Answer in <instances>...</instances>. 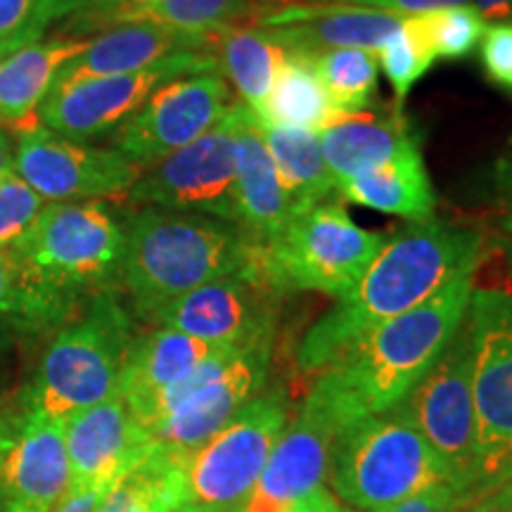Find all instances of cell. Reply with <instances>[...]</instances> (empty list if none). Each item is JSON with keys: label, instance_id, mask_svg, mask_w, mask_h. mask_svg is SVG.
<instances>
[{"label": "cell", "instance_id": "1", "mask_svg": "<svg viewBox=\"0 0 512 512\" xmlns=\"http://www.w3.org/2000/svg\"><path fill=\"white\" fill-rule=\"evenodd\" d=\"M486 242L484 230L437 216L384 235V245L366 273L304 335L297 351L299 368L320 373L368 332L475 271Z\"/></svg>", "mask_w": 512, "mask_h": 512}, {"label": "cell", "instance_id": "2", "mask_svg": "<svg viewBox=\"0 0 512 512\" xmlns=\"http://www.w3.org/2000/svg\"><path fill=\"white\" fill-rule=\"evenodd\" d=\"M475 271L451 280L413 311L382 323L320 370L309 394L339 432L406 401L463 325Z\"/></svg>", "mask_w": 512, "mask_h": 512}, {"label": "cell", "instance_id": "3", "mask_svg": "<svg viewBox=\"0 0 512 512\" xmlns=\"http://www.w3.org/2000/svg\"><path fill=\"white\" fill-rule=\"evenodd\" d=\"M124 247V223L102 202L46 204L10 247L22 280L24 323H55L83 294L112 290Z\"/></svg>", "mask_w": 512, "mask_h": 512}, {"label": "cell", "instance_id": "4", "mask_svg": "<svg viewBox=\"0 0 512 512\" xmlns=\"http://www.w3.org/2000/svg\"><path fill=\"white\" fill-rule=\"evenodd\" d=\"M124 238L119 283L143 320L200 285L259 264V245L238 223L202 214L143 207L124 221Z\"/></svg>", "mask_w": 512, "mask_h": 512}, {"label": "cell", "instance_id": "5", "mask_svg": "<svg viewBox=\"0 0 512 512\" xmlns=\"http://www.w3.org/2000/svg\"><path fill=\"white\" fill-rule=\"evenodd\" d=\"M475 351L477 486L512 477V240L489 238L465 316Z\"/></svg>", "mask_w": 512, "mask_h": 512}, {"label": "cell", "instance_id": "6", "mask_svg": "<svg viewBox=\"0 0 512 512\" xmlns=\"http://www.w3.org/2000/svg\"><path fill=\"white\" fill-rule=\"evenodd\" d=\"M133 339V316L117 294H93L43 351L22 394V413L64 422L112 399L119 394Z\"/></svg>", "mask_w": 512, "mask_h": 512}, {"label": "cell", "instance_id": "7", "mask_svg": "<svg viewBox=\"0 0 512 512\" xmlns=\"http://www.w3.org/2000/svg\"><path fill=\"white\" fill-rule=\"evenodd\" d=\"M330 475L335 494L361 512H387L434 484L456 482L401 406L339 434Z\"/></svg>", "mask_w": 512, "mask_h": 512}, {"label": "cell", "instance_id": "8", "mask_svg": "<svg viewBox=\"0 0 512 512\" xmlns=\"http://www.w3.org/2000/svg\"><path fill=\"white\" fill-rule=\"evenodd\" d=\"M384 235L358 226L332 197L294 214L278 240L259 247V268L280 294L320 292L342 299L380 252Z\"/></svg>", "mask_w": 512, "mask_h": 512}, {"label": "cell", "instance_id": "9", "mask_svg": "<svg viewBox=\"0 0 512 512\" xmlns=\"http://www.w3.org/2000/svg\"><path fill=\"white\" fill-rule=\"evenodd\" d=\"M273 337L223 347L157 401L145 430L155 446L190 458L264 387Z\"/></svg>", "mask_w": 512, "mask_h": 512}, {"label": "cell", "instance_id": "10", "mask_svg": "<svg viewBox=\"0 0 512 512\" xmlns=\"http://www.w3.org/2000/svg\"><path fill=\"white\" fill-rule=\"evenodd\" d=\"M287 427L285 396H254L223 430L188 458V508L240 512Z\"/></svg>", "mask_w": 512, "mask_h": 512}, {"label": "cell", "instance_id": "11", "mask_svg": "<svg viewBox=\"0 0 512 512\" xmlns=\"http://www.w3.org/2000/svg\"><path fill=\"white\" fill-rule=\"evenodd\" d=\"M451 477L467 489L477 486L475 351L463 320L434 366L401 403Z\"/></svg>", "mask_w": 512, "mask_h": 512}, {"label": "cell", "instance_id": "12", "mask_svg": "<svg viewBox=\"0 0 512 512\" xmlns=\"http://www.w3.org/2000/svg\"><path fill=\"white\" fill-rule=\"evenodd\" d=\"M238 117L240 102L235 100L230 112L209 133L145 169L136 185L128 190L126 200L136 207H159L238 223Z\"/></svg>", "mask_w": 512, "mask_h": 512}, {"label": "cell", "instance_id": "13", "mask_svg": "<svg viewBox=\"0 0 512 512\" xmlns=\"http://www.w3.org/2000/svg\"><path fill=\"white\" fill-rule=\"evenodd\" d=\"M219 74L211 53H178L143 72L55 83L41 107V124L57 136L88 143L117 131L164 83L192 74Z\"/></svg>", "mask_w": 512, "mask_h": 512}, {"label": "cell", "instance_id": "14", "mask_svg": "<svg viewBox=\"0 0 512 512\" xmlns=\"http://www.w3.org/2000/svg\"><path fill=\"white\" fill-rule=\"evenodd\" d=\"M12 171L43 202H100L126 197L145 169L114 147L67 140L46 126L19 133Z\"/></svg>", "mask_w": 512, "mask_h": 512}, {"label": "cell", "instance_id": "15", "mask_svg": "<svg viewBox=\"0 0 512 512\" xmlns=\"http://www.w3.org/2000/svg\"><path fill=\"white\" fill-rule=\"evenodd\" d=\"M233 105V88L221 74L181 76L159 86L114 131V150L140 169H150L209 133Z\"/></svg>", "mask_w": 512, "mask_h": 512}, {"label": "cell", "instance_id": "16", "mask_svg": "<svg viewBox=\"0 0 512 512\" xmlns=\"http://www.w3.org/2000/svg\"><path fill=\"white\" fill-rule=\"evenodd\" d=\"M283 297L256 264L183 294L157 311L150 323L216 347H245L273 337Z\"/></svg>", "mask_w": 512, "mask_h": 512}, {"label": "cell", "instance_id": "17", "mask_svg": "<svg viewBox=\"0 0 512 512\" xmlns=\"http://www.w3.org/2000/svg\"><path fill=\"white\" fill-rule=\"evenodd\" d=\"M339 427L309 394L302 411L275 444L259 482L240 512H290L323 486Z\"/></svg>", "mask_w": 512, "mask_h": 512}, {"label": "cell", "instance_id": "18", "mask_svg": "<svg viewBox=\"0 0 512 512\" xmlns=\"http://www.w3.org/2000/svg\"><path fill=\"white\" fill-rule=\"evenodd\" d=\"M72 489L64 422L19 411L0 460V512H53Z\"/></svg>", "mask_w": 512, "mask_h": 512}, {"label": "cell", "instance_id": "19", "mask_svg": "<svg viewBox=\"0 0 512 512\" xmlns=\"http://www.w3.org/2000/svg\"><path fill=\"white\" fill-rule=\"evenodd\" d=\"M403 17L344 3H290L256 15L264 29L287 53L316 57L330 50L375 53L401 27Z\"/></svg>", "mask_w": 512, "mask_h": 512}, {"label": "cell", "instance_id": "20", "mask_svg": "<svg viewBox=\"0 0 512 512\" xmlns=\"http://www.w3.org/2000/svg\"><path fill=\"white\" fill-rule=\"evenodd\" d=\"M64 441L72 467V489L117 484L155 448V441L133 418L121 394L64 420Z\"/></svg>", "mask_w": 512, "mask_h": 512}, {"label": "cell", "instance_id": "21", "mask_svg": "<svg viewBox=\"0 0 512 512\" xmlns=\"http://www.w3.org/2000/svg\"><path fill=\"white\" fill-rule=\"evenodd\" d=\"M318 140L337 185L389 162L401 152L422 147L420 131L399 105L342 114L318 133Z\"/></svg>", "mask_w": 512, "mask_h": 512}, {"label": "cell", "instance_id": "22", "mask_svg": "<svg viewBox=\"0 0 512 512\" xmlns=\"http://www.w3.org/2000/svg\"><path fill=\"white\" fill-rule=\"evenodd\" d=\"M209 43L211 36L178 34L150 22L121 24L88 38L81 53L64 64L55 83L143 72L171 55L209 53Z\"/></svg>", "mask_w": 512, "mask_h": 512}, {"label": "cell", "instance_id": "23", "mask_svg": "<svg viewBox=\"0 0 512 512\" xmlns=\"http://www.w3.org/2000/svg\"><path fill=\"white\" fill-rule=\"evenodd\" d=\"M235 192L238 226L254 245L268 247L290 226L294 211L252 112L240 105L235 136Z\"/></svg>", "mask_w": 512, "mask_h": 512}, {"label": "cell", "instance_id": "24", "mask_svg": "<svg viewBox=\"0 0 512 512\" xmlns=\"http://www.w3.org/2000/svg\"><path fill=\"white\" fill-rule=\"evenodd\" d=\"M219 349L223 347L169 328H157L133 339L119 384V394L133 418L145 427L157 401Z\"/></svg>", "mask_w": 512, "mask_h": 512}, {"label": "cell", "instance_id": "25", "mask_svg": "<svg viewBox=\"0 0 512 512\" xmlns=\"http://www.w3.org/2000/svg\"><path fill=\"white\" fill-rule=\"evenodd\" d=\"M88 38H41L0 60V128L27 133L41 124V107L57 74L74 60Z\"/></svg>", "mask_w": 512, "mask_h": 512}, {"label": "cell", "instance_id": "26", "mask_svg": "<svg viewBox=\"0 0 512 512\" xmlns=\"http://www.w3.org/2000/svg\"><path fill=\"white\" fill-rule=\"evenodd\" d=\"M337 195L358 207L399 216L408 223L432 219L437 211V192L422 147L401 152L375 169L342 181L337 185Z\"/></svg>", "mask_w": 512, "mask_h": 512}, {"label": "cell", "instance_id": "27", "mask_svg": "<svg viewBox=\"0 0 512 512\" xmlns=\"http://www.w3.org/2000/svg\"><path fill=\"white\" fill-rule=\"evenodd\" d=\"M209 53L216 57L219 74L238 95L235 100L245 105L252 117H259L287 50L256 24H233L211 34Z\"/></svg>", "mask_w": 512, "mask_h": 512}, {"label": "cell", "instance_id": "28", "mask_svg": "<svg viewBox=\"0 0 512 512\" xmlns=\"http://www.w3.org/2000/svg\"><path fill=\"white\" fill-rule=\"evenodd\" d=\"M256 126H259L275 169H278L294 214L337 195V181L325 164L316 131L261 124V121H256Z\"/></svg>", "mask_w": 512, "mask_h": 512}, {"label": "cell", "instance_id": "29", "mask_svg": "<svg viewBox=\"0 0 512 512\" xmlns=\"http://www.w3.org/2000/svg\"><path fill=\"white\" fill-rule=\"evenodd\" d=\"M188 458L155 446L107 491L95 512H176L188 503Z\"/></svg>", "mask_w": 512, "mask_h": 512}, {"label": "cell", "instance_id": "30", "mask_svg": "<svg viewBox=\"0 0 512 512\" xmlns=\"http://www.w3.org/2000/svg\"><path fill=\"white\" fill-rule=\"evenodd\" d=\"M339 117L342 114L332 107L311 57L287 53L268 93L264 112L254 119L261 124L309 128L320 133Z\"/></svg>", "mask_w": 512, "mask_h": 512}, {"label": "cell", "instance_id": "31", "mask_svg": "<svg viewBox=\"0 0 512 512\" xmlns=\"http://www.w3.org/2000/svg\"><path fill=\"white\" fill-rule=\"evenodd\" d=\"M313 67L332 107L339 114H358L373 110L377 100V57L370 50H330L311 57Z\"/></svg>", "mask_w": 512, "mask_h": 512}, {"label": "cell", "instance_id": "32", "mask_svg": "<svg viewBox=\"0 0 512 512\" xmlns=\"http://www.w3.org/2000/svg\"><path fill=\"white\" fill-rule=\"evenodd\" d=\"M413 27L430 48L434 60H465L482 43L489 22L479 15L472 3L448 5L420 15H408Z\"/></svg>", "mask_w": 512, "mask_h": 512}, {"label": "cell", "instance_id": "33", "mask_svg": "<svg viewBox=\"0 0 512 512\" xmlns=\"http://www.w3.org/2000/svg\"><path fill=\"white\" fill-rule=\"evenodd\" d=\"M256 15L259 8L249 0H159L138 22L159 24L178 34L211 36Z\"/></svg>", "mask_w": 512, "mask_h": 512}, {"label": "cell", "instance_id": "34", "mask_svg": "<svg viewBox=\"0 0 512 512\" xmlns=\"http://www.w3.org/2000/svg\"><path fill=\"white\" fill-rule=\"evenodd\" d=\"M375 57L380 72L392 83L394 100L399 107H403L415 83L430 72L434 64V55L408 17H403L401 27L392 36L384 38L382 46L375 50Z\"/></svg>", "mask_w": 512, "mask_h": 512}, {"label": "cell", "instance_id": "35", "mask_svg": "<svg viewBox=\"0 0 512 512\" xmlns=\"http://www.w3.org/2000/svg\"><path fill=\"white\" fill-rule=\"evenodd\" d=\"M48 27V0H0V60L41 41Z\"/></svg>", "mask_w": 512, "mask_h": 512}, {"label": "cell", "instance_id": "36", "mask_svg": "<svg viewBox=\"0 0 512 512\" xmlns=\"http://www.w3.org/2000/svg\"><path fill=\"white\" fill-rule=\"evenodd\" d=\"M43 197H38L15 171H8L0 181V249H10L31 228L43 207Z\"/></svg>", "mask_w": 512, "mask_h": 512}, {"label": "cell", "instance_id": "37", "mask_svg": "<svg viewBox=\"0 0 512 512\" xmlns=\"http://www.w3.org/2000/svg\"><path fill=\"white\" fill-rule=\"evenodd\" d=\"M479 188L496 216L498 235L512 240V143L503 147L494 162L479 176Z\"/></svg>", "mask_w": 512, "mask_h": 512}, {"label": "cell", "instance_id": "38", "mask_svg": "<svg viewBox=\"0 0 512 512\" xmlns=\"http://www.w3.org/2000/svg\"><path fill=\"white\" fill-rule=\"evenodd\" d=\"M486 79L512 93V19L489 24L479 43Z\"/></svg>", "mask_w": 512, "mask_h": 512}, {"label": "cell", "instance_id": "39", "mask_svg": "<svg viewBox=\"0 0 512 512\" xmlns=\"http://www.w3.org/2000/svg\"><path fill=\"white\" fill-rule=\"evenodd\" d=\"M467 491L470 489L458 482H439L430 489L418 491L406 501L396 503L387 512H453L463 508V496Z\"/></svg>", "mask_w": 512, "mask_h": 512}, {"label": "cell", "instance_id": "40", "mask_svg": "<svg viewBox=\"0 0 512 512\" xmlns=\"http://www.w3.org/2000/svg\"><path fill=\"white\" fill-rule=\"evenodd\" d=\"M311 3H344V5H358V8H370L389 12V15H420V12H430L437 8H448V5H463L472 3V0H311Z\"/></svg>", "mask_w": 512, "mask_h": 512}, {"label": "cell", "instance_id": "41", "mask_svg": "<svg viewBox=\"0 0 512 512\" xmlns=\"http://www.w3.org/2000/svg\"><path fill=\"white\" fill-rule=\"evenodd\" d=\"M5 316L22 320V280L10 249H0V320Z\"/></svg>", "mask_w": 512, "mask_h": 512}, {"label": "cell", "instance_id": "42", "mask_svg": "<svg viewBox=\"0 0 512 512\" xmlns=\"http://www.w3.org/2000/svg\"><path fill=\"white\" fill-rule=\"evenodd\" d=\"M112 486L114 484H93L81 486V489H69L67 498L53 512H95Z\"/></svg>", "mask_w": 512, "mask_h": 512}, {"label": "cell", "instance_id": "43", "mask_svg": "<svg viewBox=\"0 0 512 512\" xmlns=\"http://www.w3.org/2000/svg\"><path fill=\"white\" fill-rule=\"evenodd\" d=\"M290 512H358V510H347V505L337 501L330 491H325L323 486L313 491L311 496H306L299 501Z\"/></svg>", "mask_w": 512, "mask_h": 512}, {"label": "cell", "instance_id": "44", "mask_svg": "<svg viewBox=\"0 0 512 512\" xmlns=\"http://www.w3.org/2000/svg\"><path fill=\"white\" fill-rule=\"evenodd\" d=\"M472 5L489 24L512 19V0H472Z\"/></svg>", "mask_w": 512, "mask_h": 512}, {"label": "cell", "instance_id": "45", "mask_svg": "<svg viewBox=\"0 0 512 512\" xmlns=\"http://www.w3.org/2000/svg\"><path fill=\"white\" fill-rule=\"evenodd\" d=\"M88 0H48V19L50 24L57 22V19L72 17L76 10L83 8Z\"/></svg>", "mask_w": 512, "mask_h": 512}, {"label": "cell", "instance_id": "46", "mask_svg": "<svg viewBox=\"0 0 512 512\" xmlns=\"http://www.w3.org/2000/svg\"><path fill=\"white\" fill-rule=\"evenodd\" d=\"M17 425H19V413L17 415H3V413H0V460H3L12 437H15Z\"/></svg>", "mask_w": 512, "mask_h": 512}, {"label": "cell", "instance_id": "47", "mask_svg": "<svg viewBox=\"0 0 512 512\" xmlns=\"http://www.w3.org/2000/svg\"><path fill=\"white\" fill-rule=\"evenodd\" d=\"M12 159H15V143H12L8 131L0 128V181L12 169Z\"/></svg>", "mask_w": 512, "mask_h": 512}, {"label": "cell", "instance_id": "48", "mask_svg": "<svg viewBox=\"0 0 512 512\" xmlns=\"http://www.w3.org/2000/svg\"><path fill=\"white\" fill-rule=\"evenodd\" d=\"M249 3H254L256 8H268V5H271V8H273V5L280 3V0H249Z\"/></svg>", "mask_w": 512, "mask_h": 512}, {"label": "cell", "instance_id": "49", "mask_svg": "<svg viewBox=\"0 0 512 512\" xmlns=\"http://www.w3.org/2000/svg\"><path fill=\"white\" fill-rule=\"evenodd\" d=\"M155 3H159V0H143V12L147 10V8H152V5H155ZM140 17H143V15H140ZM138 17V19H140Z\"/></svg>", "mask_w": 512, "mask_h": 512}, {"label": "cell", "instance_id": "50", "mask_svg": "<svg viewBox=\"0 0 512 512\" xmlns=\"http://www.w3.org/2000/svg\"><path fill=\"white\" fill-rule=\"evenodd\" d=\"M176 512H195V510L188 508V505H183V508H181V510H176Z\"/></svg>", "mask_w": 512, "mask_h": 512}, {"label": "cell", "instance_id": "51", "mask_svg": "<svg viewBox=\"0 0 512 512\" xmlns=\"http://www.w3.org/2000/svg\"><path fill=\"white\" fill-rule=\"evenodd\" d=\"M304 3H311V0H304Z\"/></svg>", "mask_w": 512, "mask_h": 512}, {"label": "cell", "instance_id": "52", "mask_svg": "<svg viewBox=\"0 0 512 512\" xmlns=\"http://www.w3.org/2000/svg\"><path fill=\"white\" fill-rule=\"evenodd\" d=\"M458 510H460V508H458ZM458 510H453V512H458Z\"/></svg>", "mask_w": 512, "mask_h": 512}, {"label": "cell", "instance_id": "53", "mask_svg": "<svg viewBox=\"0 0 512 512\" xmlns=\"http://www.w3.org/2000/svg\"><path fill=\"white\" fill-rule=\"evenodd\" d=\"M489 512H496V510H489Z\"/></svg>", "mask_w": 512, "mask_h": 512}]
</instances>
